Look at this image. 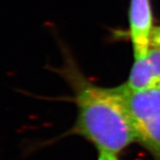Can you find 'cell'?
<instances>
[{
	"label": "cell",
	"mask_w": 160,
	"mask_h": 160,
	"mask_svg": "<svg viewBox=\"0 0 160 160\" xmlns=\"http://www.w3.org/2000/svg\"><path fill=\"white\" fill-rule=\"evenodd\" d=\"M151 46L160 50V26L155 27L151 38Z\"/></svg>",
	"instance_id": "obj_5"
},
{
	"label": "cell",
	"mask_w": 160,
	"mask_h": 160,
	"mask_svg": "<svg viewBox=\"0 0 160 160\" xmlns=\"http://www.w3.org/2000/svg\"><path fill=\"white\" fill-rule=\"evenodd\" d=\"M128 22V34L134 59L144 57L151 47L155 29L151 0H130Z\"/></svg>",
	"instance_id": "obj_3"
},
{
	"label": "cell",
	"mask_w": 160,
	"mask_h": 160,
	"mask_svg": "<svg viewBox=\"0 0 160 160\" xmlns=\"http://www.w3.org/2000/svg\"><path fill=\"white\" fill-rule=\"evenodd\" d=\"M123 85L132 91L160 86V81L148 55L134 59L128 78Z\"/></svg>",
	"instance_id": "obj_4"
},
{
	"label": "cell",
	"mask_w": 160,
	"mask_h": 160,
	"mask_svg": "<svg viewBox=\"0 0 160 160\" xmlns=\"http://www.w3.org/2000/svg\"><path fill=\"white\" fill-rule=\"evenodd\" d=\"M63 56L64 63L58 73L70 87L77 107L76 121L65 135L82 137L98 152L119 155L136 142L119 87L97 86L86 78L66 49Z\"/></svg>",
	"instance_id": "obj_1"
},
{
	"label": "cell",
	"mask_w": 160,
	"mask_h": 160,
	"mask_svg": "<svg viewBox=\"0 0 160 160\" xmlns=\"http://www.w3.org/2000/svg\"><path fill=\"white\" fill-rule=\"evenodd\" d=\"M130 116L135 141L153 160H160V86L132 91L118 86Z\"/></svg>",
	"instance_id": "obj_2"
},
{
	"label": "cell",
	"mask_w": 160,
	"mask_h": 160,
	"mask_svg": "<svg viewBox=\"0 0 160 160\" xmlns=\"http://www.w3.org/2000/svg\"><path fill=\"white\" fill-rule=\"evenodd\" d=\"M97 160H120L118 155L110 152H98Z\"/></svg>",
	"instance_id": "obj_6"
}]
</instances>
